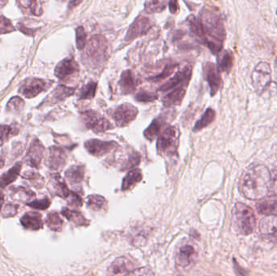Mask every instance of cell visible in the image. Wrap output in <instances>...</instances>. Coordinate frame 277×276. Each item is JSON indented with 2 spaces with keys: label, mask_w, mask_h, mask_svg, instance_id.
Here are the masks:
<instances>
[{
  "label": "cell",
  "mask_w": 277,
  "mask_h": 276,
  "mask_svg": "<svg viewBox=\"0 0 277 276\" xmlns=\"http://www.w3.org/2000/svg\"><path fill=\"white\" fill-rule=\"evenodd\" d=\"M66 201L70 206H76V208H81L83 204L81 196L75 192H72L68 198H66Z\"/></svg>",
  "instance_id": "cell-48"
},
{
  "label": "cell",
  "mask_w": 277,
  "mask_h": 276,
  "mask_svg": "<svg viewBox=\"0 0 277 276\" xmlns=\"http://www.w3.org/2000/svg\"><path fill=\"white\" fill-rule=\"evenodd\" d=\"M50 182H51L52 186L54 189V194L56 195L59 196L61 198L66 199L73 192L69 190L68 187L65 183V181L62 179V177L58 173L51 175Z\"/></svg>",
  "instance_id": "cell-25"
},
{
  "label": "cell",
  "mask_w": 277,
  "mask_h": 276,
  "mask_svg": "<svg viewBox=\"0 0 277 276\" xmlns=\"http://www.w3.org/2000/svg\"><path fill=\"white\" fill-rule=\"evenodd\" d=\"M233 55L230 51L225 50L220 52L217 59V67L220 72L230 73L233 67Z\"/></svg>",
  "instance_id": "cell-32"
},
{
  "label": "cell",
  "mask_w": 277,
  "mask_h": 276,
  "mask_svg": "<svg viewBox=\"0 0 277 276\" xmlns=\"http://www.w3.org/2000/svg\"><path fill=\"white\" fill-rule=\"evenodd\" d=\"M62 215L66 217L69 221L73 222L77 226H89V221L84 217L82 213H79L77 211L71 210L69 209H62Z\"/></svg>",
  "instance_id": "cell-31"
},
{
  "label": "cell",
  "mask_w": 277,
  "mask_h": 276,
  "mask_svg": "<svg viewBox=\"0 0 277 276\" xmlns=\"http://www.w3.org/2000/svg\"><path fill=\"white\" fill-rule=\"evenodd\" d=\"M157 98H158V95L157 93H152V92H149V91H141L134 97L135 101L141 102V103L153 102V101H156Z\"/></svg>",
  "instance_id": "cell-43"
},
{
  "label": "cell",
  "mask_w": 277,
  "mask_h": 276,
  "mask_svg": "<svg viewBox=\"0 0 277 276\" xmlns=\"http://www.w3.org/2000/svg\"><path fill=\"white\" fill-rule=\"evenodd\" d=\"M97 84L93 81H90L87 85L81 89L79 93V100H91L95 97L97 92Z\"/></svg>",
  "instance_id": "cell-37"
},
{
  "label": "cell",
  "mask_w": 277,
  "mask_h": 276,
  "mask_svg": "<svg viewBox=\"0 0 277 276\" xmlns=\"http://www.w3.org/2000/svg\"><path fill=\"white\" fill-rule=\"evenodd\" d=\"M270 175L269 169L264 165H251L241 177V193L248 199L263 198L270 191Z\"/></svg>",
  "instance_id": "cell-1"
},
{
  "label": "cell",
  "mask_w": 277,
  "mask_h": 276,
  "mask_svg": "<svg viewBox=\"0 0 277 276\" xmlns=\"http://www.w3.org/2000/svg\"><path fill=\"white\" fill-rule=\"evenodd\" d=\"M45 148L39 140H35L29 147L25 160L32 167H39L44 157Z\"/></svg>",
  "instance_id": "cell-19"
},
{
  "label": "cell",
  "mask_w": 277,
  "mask_h": 276,
  "mask_svg": "<svg viewBox=\"0 0 277 276\" xmlns=\"http://www.w3.org/2000/svg\"><path fill=\"white\" fill-rule=\"evenodd\" d=\"M46 224L52 231L60 232L63 227V221L60 216L55 212L49 213L46 219Z\"/></svg>",
  "instance_id": "cell-36"
},
{
  "label": "cell",
  "mask_w": 277,
  "mask_h": 276,
  "mask_svg": "<svg viewBox=\"0 0 277 276\" xmlns=\"http://www.w3.org/2000/svg\"><path fill=\"white\" fill-rule=\"evenodd\" d=\"M86 204L89 209L98 212V211L106 209V206H107V201L103 196L92 194V195L88 196L86 198Z\"/></svg>",
  "instance_id": "cell-34"
},
{
  "label": "cell",
  "mask_w": 277,
  "mask_h": 276,
  "mask_svg": "<svg viewBox=\"0 0 277 276\" xmlns=\"http://www.w3.org/2000/svg\"><path fill=\"white\" fill-rule=\"evenodd\" d=\"M21 163L16 164L14 167L9 169L5 174H3L0 177V187L5 188L16 181L21 173Z\"/></svg>",
  "instance_id": "cell-33"
},
{
  "label": "cell",
  "mask_w": 277,
  "mask_h": 276,
  "mask_svg": "<svg viewBox=\"0 0 277 276\" xmlns=\"http://www.w3.org/2000/svg\"><path fill=\"white\" fill-rule=\"evenodd\" d=\"M187 22H188L189 26H190V31L192 32L193 34L196 37L197 40L200 43L206 45L207 44V37L205 35L200 21L195 18L194 16H190L187 20Z\"/></svg>",
  "instance_id": "cell-30"
},
{
  "label": "cell",
  "mask_w": 277,
  "mask_h": 276,
  "mask_svg": "<svg viewBox=\"0 0 277 276\" xmlns=\"http://www.w3.org/2000/svg\"><path fill=\"white\" fill-rule=\"evenodd\" d=\"M271 70L267 62L257 64L251 74V82L257 93L262 94L271 84Z\"/></svg>",
  "instance_id": "cell-7"
},
{
  "label": "cell",
  "mask_w": 277,
  "mask_h": 276,
  "mask_svg": "<svg viewBox=\"0 0 277 276\" xmlns=\"http://www.w3.org/2000/svg\"><path fill=\"white\" fill-rule=\"evenodd\" d=\"M118 85L120 88L121 92L124 95H128L134 93L136 89L135 77L132 71L126 70L122 72L120 79L118 81Z\"/></svg>",
  "instance_id": "cell-22"
},
{
  "label": "cell",
  "mask_w": 277,
  "mask_h": 276,
  "mask_svg": "<svg viewBox=\"0 0 277 276\" xmlns=\"http://www.w3.org/2000/svg\"><path fill=\"white\" fill-rule=\"evenodd\" d=\"M136 264L126 257L116 258L108 268V274L110 275H130L136 270Z\"/></svg>",
  "instance_id": "cell-15"
},
{
  "label": "cell",
  "mask_w": 277,
  "mask_h": 276,
  "mask_svg": "<svg viewBox=\"0 0 277 276\" xmlns=\"http://www.w3.org/2000/svg\"><path fill=\"white\" fill-rule=\"evenodd\" d=\"M121 160L122 161H120V163H118L119 169L121 171H126V170L135 167L141 163V155L133 149H130V152L126 153V154L124 157H122Z\"/></svg>",
  "instance_id": "cell-27"
},
{
  "label": "cell",
  "mask_w": 277,
  "mask_h": 276,
  "mask_svg": "<svg viewBox=\"0 0 277 276\" xmlns=\"http://www.w3.org/2000/svg\"><path fill=\"white\" fill-rule=\"evenodd\" d=\"M82 1H83V0H72L70 4H69V8H70V9H73V8H75V7L78 6Z\"/></svg>",
  "instance_id": "cell-53"
},
{
  "label": "cell",
  "mask_w": 277,
  "mask_h": 276,
  "mask_svg": "<svg viewBox=\"0 0 277 276\" xmlns=\"http://www.w3.org/2000/svg\"><path fill=\"white\" fill-rule=\"evenodd\" d=\"M79 72H80V67L74 58H66L62 60L56 66L54 75L57 78L65 80L78 74Z\"/></svg>",
  "instance_id": "cell-18"
},
{
  "label": "cell",
  "mask_w": 277,
  "mask_h": 276,
  "mask_svg": "<svg viewBox=\"0 0 277 276\" xmlns=\"http://www.w3.org/2000/svg\"><path fill=\"white\" fill-rule=\"evenodd\" d=\"M52 82L42 79H28L20 89V93L27 98H33L50 86Z\"/></svg>",
  "instance_id": "cell-13"
},
{
  "label": "cell",
  "mask_w": 277,
  "mask_h": 276,
  "mask_svg": "<svg viewBox=\"0 0 277 276\" xmlns=\"http://www.w3.org/2000/svg\"><path fill=\"white\" fill-rule=\"evenodd\" d=\"M22 6L25 7V8H29L33 5V3L35 2V0H20Z\"/></svg>",
  "instance_id": "cell-52"
},
{
  "label": "cell",
  "mask_w": 277,
  "mask_h": 276,
  "mask_svg": "<svg viewBox=\"0 0 277 276\" xmlns=\"http://www.w3.org/2000/svg\"><path fill=\"white\" fill-rule=\"evenodd\" d=\"M215 117L216 112L214 111V109H212V108H209L204 112L203 116L201 117L200 119L198 120V122H196V123L194 125V128H193V131H199V130L203 129V128L207 127L209 125H210L214 121Z\"/></svg>",
  "instance_id": "cell-35"
},
{
  "label": "cell",
  "mask_w": 277,
  "mask_h": 276,
  "mask_svg": "<svg viewBox=\"0 0 277 276\" xmlns=\"http://www.w3.org/2000/svg\"><path fill=\"white\" fill-rule=\"evenodd\" d=\"M199 21L207 37L206 45L213 54H219L226 37L222 17L213 11L203 9L201 11Z\"/></svg>",
  "instance_id": "cell-2"
},
{
  "label": "cell",
  "mask_w": 277,
  "mask_h": 276,
  "mask_svg": "<svg viewBox=\"0 0 277 276\" xmlns=\"http://www.w3.org/2000/svg\"><path fill=\"white\" fill-rule=\"evenodd\" d=\"M14 30L13 25L9 19L0 16V34L11 33Z\"/></svg>",
  "instance_id": "cell-47"
},
{
  "label": "cell",
  "mask_w": 277,
  "mask_h": 276,
  "mask_svg": "<svg viewBox=\"0 0 277 276\" xmlns=\"http://www.w3.org/2000/svg\"><path fill=\"white\" fill-rule=\"evenodd\" d=\"M76 42H77V49L82 50L85 49L87 44V33L84 29L83 26H79L76 29Z\"/></svg>",
  "instance_id": "cell-41"
},
{
  "label": "cell",
  "mask_w": 277,
  "mask_h": 276,
  "mask_svg": "<svg viewBox=\"0 0 277 276\" xmlns=\"http://www.w3.org/2000/svg\"><path fill=\"white\" fill-rule=\"evenodd\" d=\"M203 74H204L205 80L207 81L210 88L211 96L213 97L217 94L222 85L220 70L215 64L213 62H207L203 66Z\"/></svg>",
  "instance_id": "cell-16"
},
{
  "label": "cell",
  "mask_w": 277,
  "mask_h": 276,
  "mask_svg": "<svg viewBox=\"0 0 277 276\" xmlns=\"http://www.w3.org/2000/svg\"><path fill=\"white\" fill-rule=\"evenodd\" d=\"M50 200L48 198H45L42 199L33 200L32 202H28L27 205L32 209L46 210L50 206Z\"/></svg>",
  "instance_id": "cell-46"
},
{
  "label": "cell",
  "mask_w": 277,
  "mask_h": 276,
  "mask_svg": "<svg viewBox=\"0 0 277 276\" xmlns=\"http://www.w3.org/2000/svg\"><path fill=\"white\" fill-rule=\"evenodd\" d=\"M118 143L115 141H104L93 139L85 143V149L93 157H102L118 149Z\"/></svg>",
  "instance_id": "cell-9"
},
{
  "label": "cell",
  "mask_w": 277,
  "mask_h": 276,
  "mask_svg": "<svg viewBox=\"0 0 277 276\" xmlns=\"http://www.w3.org/2000/svg\"><path fill=\"white\" fill-rule=\"evenodd\" d=\"M275 67L277 68V58H275Z\"/></svg>",
  "instance_id": "cell-55"
},
{
  "label": "cell",
  "mask_w": 277,
  "mask_h": 276,
  "mask_svg": "<svg viewBox=\"0 0 277 276\" xmlns=\"http://www.w3.org/2000/svg\"><path fill=\"white\" fill-rule=\"evenodd\" d=\"M179 130L176 126H168L164 129L157 139V153L162 157H173L178 152L179 144Z\"/></svg>",
  "instance_id": "cell-5"
},
{
  "label": "cell",
  "mask_w": 277,
  "mask_h": 276,
  "mask_svg": "<svg viewBox=\"0 0 277 276\" xmlns=\"http://www.w3.org/2000/svg\"><path fill=\"white\" fill-rule=\"evenodd\" d=\"M145 12L149 14L162 13L166 8V1L164 0H149L145 5Z\"/></svg>",
  "instance_id": "cell-38"
},
{
  "label": "cell",
  "mask_w": 277,
  "mask_h": 276,
  "mask_svg": "<svg viewBox=\"0 0 277 276\" xmlns=\"http://www.w3.org/2000/svg\"><path fill=\"white\" fill-rule=\"evenodd\" d=\"M186 86H180L173 89L172 92L168 93L162 99V103L166 108L174 107L180 105L184 99L186 93Z\"/></svg>",
  "instance_id": "cell-20"
},
{
  "label": "cell",
  "mask_w": 277,
  "mask_h": 276,
  "mask_svg": "<svg viewBox=\"0 0 277 276\" xmlns=\"http://www.w3.org/2000/svg\"><path fill=\"white\" fill-rule=\"evenodd\" d=\"M109 113L117 126L124 127L128 126L130 122H132L136 118L138 111L137 108L131 104L124 103L118 107L110 109Z\"/></svg>",
  "instance_id": "cell-8"
},
{
  "label": "cell",
  "mask_w": 277,
  "mask_h": 276,
  "mask_svg": "<svg viewBox=\"0 0 277 276\" xmlns=\"http://www.w3.org/2000/svg\"><path fill=\"white\" fill-rule=\"evenodd\" d=\"M178 10V0H170V11L172 14H175Z\"/></svg>",
  "instance_id": "cell-51"
},
{
  "label": "cell",
  "mask_w": 277,
  "mask_h": 276,
  "mask_svg": "<svg viewBox=\"0 0 277 276\" xmlns=\"http://www.w3.org/2000/svg\"><path fill=\"white\" fill-rule=\"evenodd\" d=\"M75 91L76 89L73 88H69V87L64 86V85H59L53 91V93L50 94V97H48V101L50 104H55L64 101L67 97L73 96L75 93Z\"/></svg>",
  "instance_id": "cell-26"
},
{
  "label": "cell",
  "mask_w": 277,
  "mask_h": 276,
  "mask_svg": "<svg viewBox=\"0 0 277 276\" xmlns=\"http://www.w3.org/2000/svg\"><path fill=\"white\" fill-rule=\"evenodd\" d=\"M25 106V102L23 100L18 97H15L9 101V104L7 105L8 111L13 113H18L21 111Z\"/></svg>",
  "instance_id": "cell-45"
},
{
  "label": "cell",
  "mask_w": 277,
  "mask_h": 276,
  "mask_svg": "<svg viewBox=\"0 0 277 276\" xmlns=\"http://www.w3.org/2000/svg\"><path fill=\"white\" fill-rule=\"evenodd\" d=\"M66 162V154L64 149L60 147H50L46 157V165L51 170L62 169Z\"/></svg>",
  "instance_id": "cell-17"
},
{
  "label": "cell",
  "mask_w": 277,
  "mask_h": 276,
  "mask_svg": "<svg viewBox=\"0 0 277 276\" xmlns=\"http://www.w3.org/2000/svg\"><path fill=\"white\" fill-rule=\"evenodd\" d=\"M18 130H16V128L13 126H8V125H2L0 126V146L5 145V143L9 141L11 136L13 134H17Z\"/></svg>",
  "instance_id": "cell-42"
},
{
  "label": "cell",
  "mask_w": 277,
  "mask_h": 276,
  "mask_svg": "<svg viewBox=\"0 0 277 276\" xmlns=\"http://www.w3.org/2000/svg\"><path fill=\"white\" fill-rule=\"evenodd\" d=\"M232 221L234 229L242 235H250L256 226V219L252 209L246 204L238 202L232 211Z\"/></svg>",
  "instance_id": "cell-4"
},
{
  "label": "cell",
  "mask_w": 277,
  "mask_h": 276,
  "mask_svg": "<svg viewBox=\"0 0 277 276\" xmlns=\"http://www.w3.org/2000/svg\"><path fill=\"white\" fill-rule=\"evenodd\" d=\"M4 202H5V194L3 193L2 190H0V211L2 209Z\"/></svg>",
  "instance_id": "cell-54"
},
{
  "label": "cell",
  "mask_w": 277,
  "mask_h": 276,
  "mask_svg": "<svg viewBox=\"0 0 277 276\" xmlns=\"http://www.w3.org/2000/svg\"><path fill=\"white\" fill-rule=\"evenodd\" d=\"M270 173V190L273 194H277V167L274 168Z\"/></svg>",
  "instance_id": "cell-50"
},
{
  "label": "cell",
  "mask_w": 277,
  "mask_h": 276,
  "mask_svg": "<svg viewBox=\"0 0 277 276\" xmlns=\"http://www.w3.org/2000/svg\"><path fill=\"white\" fill-rule=\"evenodd\" d=\"M11 195L14 198V199L25 201V200L31 199L32 197H33L35 194L30 190L25 189V188L19 187L15 188V189L12 190Z\"/></svg>",
  "instance_id": "cell-40"
},
{
  "label": "cell",
  "mask_w": 277,
  "mask_h": 276,
  "mask_svg": "<svg viewBox=\"0 0 277 276\" xmlns=\"http://www.w3.org/2000/svg\"><path fill=\"white\" fill-rule=\"evenodd\" d=\"M197 250L190 244H184L178 248L176 254V263L179 267L185 269L192 266L197 259Z\"/></svg>",
  "instance_id": "cell-14"
},
{
  "label": "cell",
  "mask_w": 277,
  "mask_h": 276,
  "mask_svg": "<svg viewBox=\"0 0 277 276\" xmlns=\"http://www.w3.org/2000/svg\"><path fill=\"white\" fill-rule=\"evenodd\" d=\"M191 76H192V68L190 66H186L178 73H176L174 77L162 85L159 91L160 92H168V91L172 90L178 87H187L190 79H191Z\"/></svg>",
  "instance_id": "cell-12"
},
{
  "label": "cell",
  "mask_w": 277,
  "mask_h": 276,
  "mask_svg": "<svg viewBox=\"0 0 277 276\" xmlns=\"http://www.w3.org/2000/svg\"><path fill=\"white\" fill-rule=\"evenodd\" d=\"M22 177L25 179L31 181L33 186H35L36 188H38V189L42 188L44 186V183H45L43 177L40 175L39 173H35V172H28V173L24 174Z\"/></svg>",
  "instance_id": "cell-44"
},
{
  "label": "cell",
  "mask_w": 277,
  "mask_h": 276,
  "mask_svg": "<svg viewBox=\"0 0 277 276\" xmlns=\"http://www.w3.org/2000/svg\"><path fill=\"white\" fill-rule=\"evenodd\" d=\"M259 229L263 239L277 244V215H268L262 219Z\"/></svg>",
  "instance_id": "cell-11"
},
{
  "label": "cell",
  "mask_w": 277,
  "mask_h": 276,
  "mask_svg": "<svg viewBox=\"0 0 277 276\" xmlns=\"http://www.w3.org/2000/svg\"><path fill=\"white\" fill-rule=\"evenodd\" d=\"M143 174L140 169H133L129 171L122 180V190L126 191L141 182Z\"/></svg>",
  "instance_id": "cell-29"
},
{
  "label": "cell",
  "mask_w": 277,
  "mask_h": 276,
  "mask_svg": "<svg viewBox=\"0 0 277 276\" xmlns=\"http://www.w3.org/2000/svg\"><path fill=\"white\" fill-rule=\"evenodd\" d=\"M21 223L25 229H31L34 231L43 228L42 216L38 213H26L21 219Z\"/></svg>",
  "instance_id": "cell-24"
},
{
  "label": "cell",
  "mask_w": 277,
  "mask_h": 276,
  "mask_svg": "<svg viewBox=\"0 0 277 276\" xmlns=\"http://www.w3.org/2000/svg\"><path fill=\"white\" fill-rule=\"evenodd\" d=\"M85 174V167L84 165H73L66 170L65 177L71 184L77 185L83 181Z\"/></svg>",
  "instance_id": "cell-28"
},
{
  "label": "cell",
  "mask_w": 277,
  "mask_h": 276,
  "mask_svg": "<svg viewBox=\"0 0 277 276\" xmlns=\"http://www.w3.org/2000/svg\"><path fill=\"white\" fill-rule=\"evenodd\" d=\"M276 14H277V10H276Z\"/></svg>",
  "instance_id": "cell-56"
},
{
  "label": "cell",
  "mask_w": 277,
  "mask_h": 276,
  "mask_svg": "<svg viewBox=\"0 0 277 276\" xmlns=\"http://www.w3.org/2000/svg\"><path fill=\"white\" fill-rule=\"evenodd\" d=\"M84 50V63L93 68L102 66L109 56V45L107 40L102 35L92 37L88 41Z\"/></svg>",
  "instance_id": "cell-3"
},
{
  "label": "cell",
  "mask_w": 277,
  "mask_h": 276,
  "mask_svg": "<svg viewBox=\"0 0 277 276\" xmlns=\"http://www.w3.org/2000/svg\"><path fill=\"white\" fill-rule=\"evenodd\" d=\"M257 211L259 214L277 215V194L263 197L259 199L256 205Z\"/></svg>",
  "instance_id": "cell-21"
},
{
  "label": "cell",
  "mask_w": 277,
  "mask_h": 276,
  "mask_svg": "<svg viewBox=\"0 0 277 276\" xmlns=\"http://www.w3.org/2000/svg\"><path fill=\"white\" fill-rule=\"evenodd\" d=\"M153 27L151 19L145 16H140L134 20L126 32L124 40L126 42L134 41L137 37L145 35Z\"/></svg>",
  "instance_id": "cell-10"
},
{
  "label": "cell",
  "mask_w": 277,
  "mask_h": 276,
  "mask_svg": "<svg viewBox=\"0 0 277 276\" xmlns=\"http://www.w3.org/2000/svg\"><path fill=\"white\" fill-rule=\"evenodd\" d=\"M85 126L95 133H102L114 128V125L95 110H87L81 113Z\"/></svg>",
  "instance_id": "cell-6"
},
{
  "label": "cell",
  "mask_w": 277,
  "mask_h": 276,
  "mask_svg": "<svg viewBox=\"0 0 277 276\" xmlns=\"http://www.w3.org/2000/svg\"><path fill=\"white\" fill-rule=\"evenodd\" d=\"M167 123L166 116L161 115L153 120L149 127L145 130V137L148 141H153L161 134L162 128Z\"/></svg>",
  "instance_id": "cell-23"
},
{
  "label": "cell",
  "mask_w": 277,
  "mask_h": 276,
  "mask_svg": "<svg viewBox=\"0 0 277 276\" xmlns=\"http://www.w3.org/2000/svg\"><path fill=\"white\" fill-rule=\"evenodd\" d=\"M17 209H18L17 205L10 203L7 204V205H5L4 209H3V217H5V218L14 217V216L17 215Z\"/></svg>",
  "instance_id": "cell-49"
},
{
  "label": "cell",
  "mask_w": 277,
  "mask_h": 276,
  "mask_svg": "<svg viewBox=\"0 0 277 276\" xmlns=\"http://www.w3.org/2000/svg\"><path fill=\"white\" fill-rule=\"evenodd\" d=\"M177 66H178L177 64H167V65H166V66H165V68H164L162 73L157 75V76H154V77H150V78L148 79V81L153 83L161 82V81H164L165 79L171 76Z\"/></svg>",
  "instance_id": "cell-39"
}]
</instances>
